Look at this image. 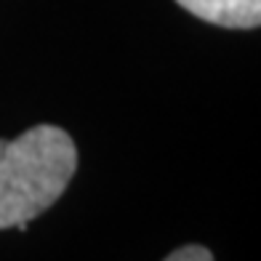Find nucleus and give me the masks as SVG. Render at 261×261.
<instances>
[{
	"label": "nucleus",
	"instance_id": "nucleus-2",
	"mask_svg": "<svg viewBox=\"0 0 261 261\" xmlns=\"http://www.w3.org/2000/svg\"><path fill=\"white\" fill-rule=\"evenodd\" d=\"M192 16L229 30H256L261 24V0H176Z\"/></svg>",
	"mask_w": 261,
	"mask_h": 261
},
{
	"label": "nucleus",
	"instance_id": "nucleus-1",
	"mask_svg": "<svg viewBox=\"0 0 261 261\" xmlns=\"http://www.w3.org/2000/svg\"><path fill=\"white\" fill-rule=\"evenodd\" d=\"M77 171V147L64 128L35 125L0 139V229L27 232L30 221L64 195Z\"/></svg>",
	"mask_w": 261,
	"mask_h": 261
},
{
	"label": "nucleus",
	"instance_id": "nucleus-3",
	"mask_svg": "<svg viewBox=\"0 0 261 261\" xmlns=\"http://www.w3.org/2000/svg\"><path fill=\"white\" fill-rule=\"evenodd\" d=\"M163 261H213V253L203 245H184L179 251H173L171 256H165Z\"/></svg>",
	"mask_w": 261,
	"mask_h": 261
}]
</instances>
